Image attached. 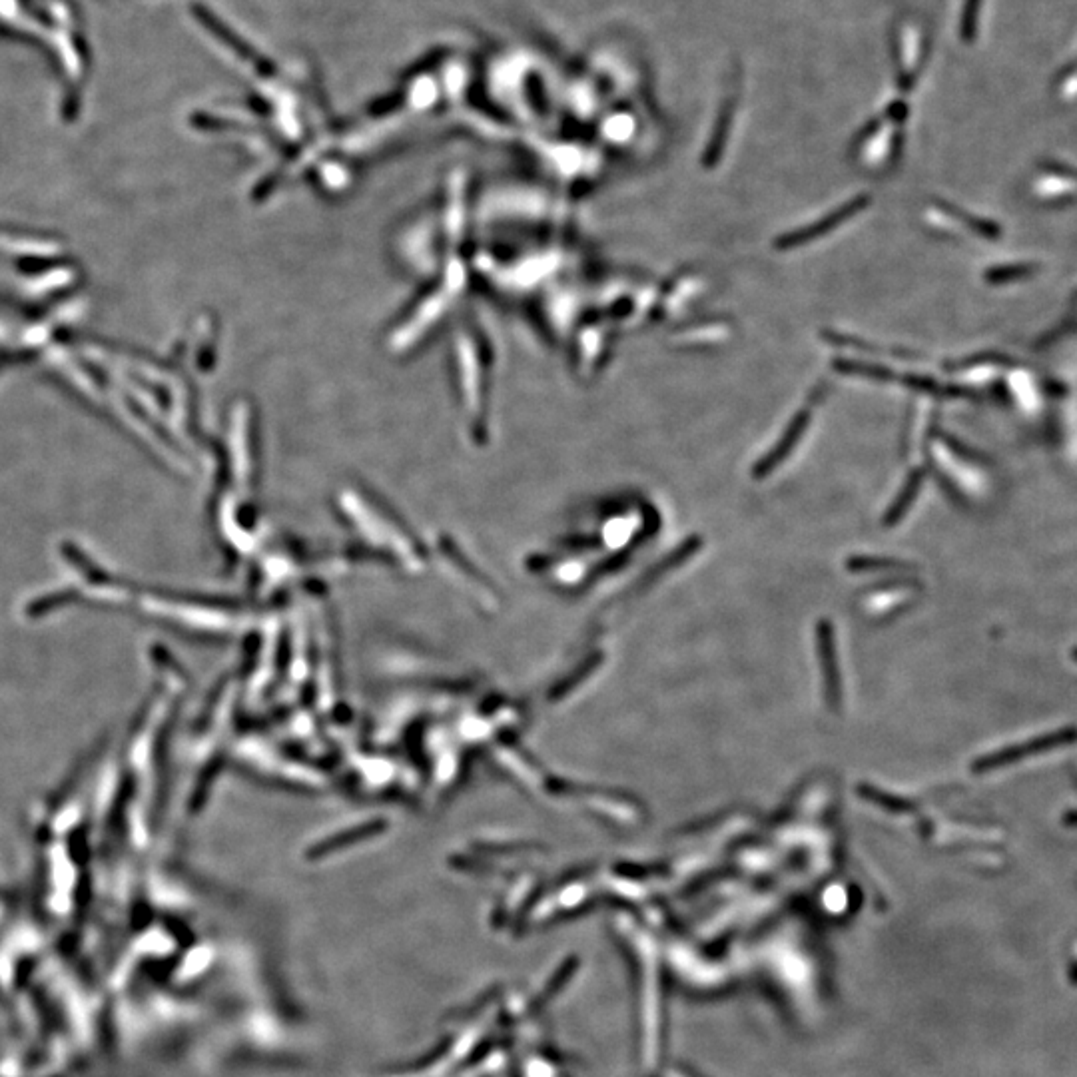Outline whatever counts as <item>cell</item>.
<instances>
[{"mask_svg":"<svg viewBox=\"0 0 1077 1077\" xmlns=\"http://www.w3.org/2000/svg\"><path fill=\"white\" fill-rule=\"evenodd\" d=\"M808 421H810V411H808V409H804V411H800V413L794 415V419L790 421V425H788L784 437L780 439V443H778V445L770 451V455L756 467V473H758V475H766V473H770V471H772V469H774V467H776V465L790 453V449L796 445V441H798L800 435L804 433Z\"/></svg>","mask_w":1077,"mask_h":1077,"instance_id":"obj_2","label":"cell"},{"mask_svg":"<svg viewBox=\"0 0 1077 1077\" xmlns=\"http://www.w3.org/2000/svg\"><path fill=\"white\" fill-rule=\"evenodd\" d=\"M1072 738H1074V732H1072V730H1064V732H1060V734H1050V736H1046V738L1036 740V744H1032V746H1022V748H1010V750H1004V752H1000L998 756H994V760H988L986 764H988V766H1000V764H1006V762H1012V760L1022 758V754H1026V752H1030V750H1038V752H1040V750H1048V748H1052V746L1066 744V742L1072 740Z\"/></svg>","mask_w":1077,"mask_h":1077,"instance_id":"obj_3","label":"cell"},{"mask_svg":"<svg viewBox=\"0 0 1077 1077\" xmlns=\"http://www.w3.org/2000/svg\"><path fill=\"white\" fill-rule=\"evenodd\" d=\"M870 204V198L868 196H856L852 198L848 204H842L840 208H836L832 214H828L824 220L820 222H814V224H808L800 230H794L782 238L776 240V248L778 250H792V248H798V246H804L812 240H820L822 236L830 234L832 230H836L838 226H842L844 222L852 220L858 212H862L866 206Z\"/></svg>","mask_w":1077,"mask_h":1077,"instance_id":"obj_1","label":"cell"},{"mask_svg":"<svg viewBox=\"0 0 1077 1077\" xmlns=\"http://www.w3.org/2000/svg\"><path fill=\"white\" fill-rule=\"evenodd\" d=\"M1034 272V268H1026V266H1016V268H998V270H992L988 272V282H994V284H1004V282H1014L1018 278H1024V276H1030Z\"/></svg>","mask_w":1077,"mask_h":1077,"instance_id":"obj_4","label":"cell"}]
</instances>
